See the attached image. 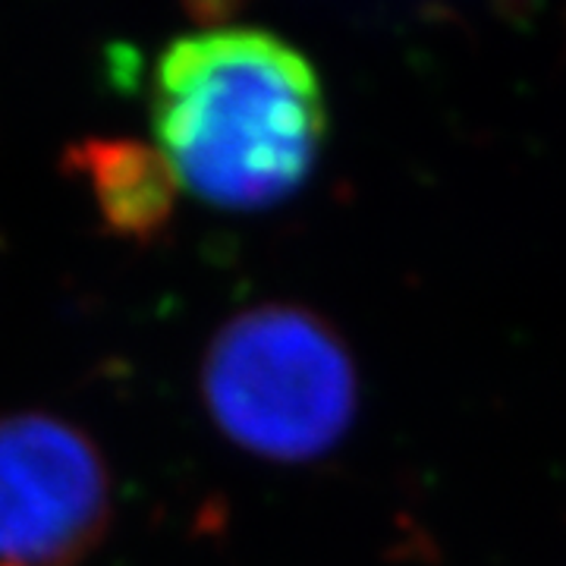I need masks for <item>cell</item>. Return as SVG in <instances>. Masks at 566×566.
Returning <instances> with one entry per match:
<instances>
[{
	"mask_svg": "<svg viewBox=\"0 0 566 566\" xmlns=\"http://www.w3.org/2000/svg\"><path fill=\"white\" fill-rule=\"evenodd\" d=\"M151 129L177 182L227 211L293 199L327 136L318 70L259 25H205L174 39L151 73Z\"/></svg>",
	"mask_w": 566,
	"mask_h": 566,
	"instance_id": "6da1fadb",
	"label": "cell"
},
{
	"mask_svg": "<svg viewBox=\"0 0 566 566\" xmlns=\"http://www.w3.org/2000/svg\"><path fill=\"white\" fill-rule=\"evenodd\" d=\"M199 387L223 438L271 463L331 453L359 412V368L340 331L296 303L252 305L223 322Z\"/></svg>",
	"mask_w": 566,
	"mask_h": 566,
	"instance_id": "7a4b0ae2",
	"label": "cell"
},
{
	"mask_svg": "<svg viewBox=\"0 0 566 566\" xmlns=\"http://www.w3.org/2000/svg\"><path fill=\"white\" fill-rule=\"evenodd\" d=\"M111 510V469L80 424L35 409L0 416V564H80Z\"/></svg>",
	"mask_w": 566,
	"mask_h": 566,
	"instance_id": "3957f363",
	"label": "cell"
},
{
	"mask_svg": "<svg viewBox=\"0 0 566 566\" xmlns=\"http://www.w3.org/2000/svg\"><path fill=\"white\" fill-rule=\"evenodd\" d=\"M63 170L88 180L104 227L123 240L148 243L174 214L180 182L155 145L92 136L63 148Z\"/></svg>",
	"mask_w": 566,
	"mask_h": 566,
	"instance_id": "277c9868",
	"label": "cell"
},
{
	"mask_svg": "<svg viewBox=\"0 0 566 566\" xmlns=\"http://www.w3.org/2000/svg\"><path fill=\"white\" fill-rule=\"evenodd\" d=\"M0 566H17V564H0Z\"/></svg>",
	"mask_w": 566,
	"mask_h": 566,
	"instance_id": "5b68a950",
	"label": "cell"
}]
</instances>
